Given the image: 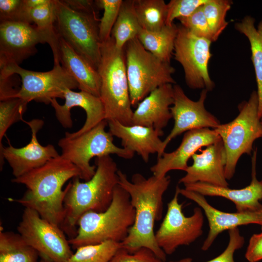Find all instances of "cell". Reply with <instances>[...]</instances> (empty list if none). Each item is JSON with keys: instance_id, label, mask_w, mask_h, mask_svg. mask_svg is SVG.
I'll list each match as a JSON object with an SVG mask.
<instances>
[{"instance_id": "44", "label": "cell", "mask_w": 262, "mask_h": 262, "mask_svg": "<svg viewBox=\"0 0 262 262\" xmlns=\"http://www.w3.org/2000/svg\"><path fill=\"white\" fill-rule=\"evenodd\" d=\"M261 228H262V225L261 226Z\"/></svg>"}, {"instance_id": "35", "label": "cell", "mask_w": 262, "mask_h": 262, "mask_svg": "<svg viewBox=\"0 0 262 262\" xmlns=\"http://www.w3.org/2000/svg\"><path fill=\"white\" fill-rule=\"evenodd\" d=\"M204 5V4H203ZM181 25L196 36L214 42L212 33L204 13L203 5L191 15L178 19Z\"/></svg>"}, {"instance_id": "39", "label": "cell", "mask_w": 262, "mask_h": 262, "mask_svg": "<svg viewBox=\"0 0 262 262\" xmlns=\"http://www.w3.org/2000/svg\"><path fill=\"white\" fill-rule=\"evenodd\" d=\"M111 262H164L158 258L149 249L142 247L130 253L121 248L116 253Z\"/></svg>"}, {"instance_id": "22", "label": "cell", "mask_w": 262, "mask_h": 262, "mask_svg": "<svg viewBox=\"0 0 262 262\" xmlns=\"http://www.w3.org/2000/svg\"><path fill=\"white\" fill-rule=\"evenodd\" d=\"M107 122L109 131L121 139L122 147L136 152L145 163L148 162L150 154L157 153L158 158L164 152L163 141L160 138L164 132L152 127L126 126L115 120Z\"/></svg>"}, {"instance_id": "15", "label": "cell", "mask_w": 262, "mask_h": 262, "mask_svg": "<svg viewBox=\"0 0 262 262\" xmlns=\"http://www.w3.org/2000/svg\"><path fill=\"white\" fill-rule=\"evenodd\" d=\"M49 44V39L35 25L24 21L0 23V64L19 65L34 55L39 43Z\"/></svg>"}, {"instance_id": "32", "label": "cell", "mask_w": 262, "mask_h": 262, "mask_svg": "<svg viewBox=\"0 0 262 262\" xmlns=\"http://www.w3.org/2000/svg\"><path fill=\"white\" fill-rule=\"evenodd\" d=\"M28 103L18 98L0 101V152L4 147L2 144L3 136L13 124L23 120V115L27 110Z\"/></svg>"}, {"instance_id": "27", "label": "cell", "mask_w": 262, "mask_h": 262, "mask_svg": "<svg viewBox=\"0 0 262 262\" xmlns=\"http://www.w3.org/2000/svg\"><path fill=\"white\" fill-rule=\"evenodd\" d=\"M28 18L30 23L33 22L39 30L45 33L49 39L52 51L54 65L60 64L59 61V40L55 27L56 1L49 2L40 6L28 9Z\"/></svg>"}, {"instance_id": "2", "label": "cell", "mask_w": 262, "mask_h": 262, "mask_svg": "<svg viewBox=\"0 0 262 262\" xmlns=\"http://www.w3.org/2000/svg\"><path fill=\"white\" fill-rule=\"evenodd\" d=\"M80 176L79 169L61 155L43 166L14 178V183L27 188L22 197L13 200L36 211L41 217L60 227L65 217V183Z\"/></svg>"}, {"instance_id": "7", "label": "cell", "mask_w": 262, "mask_h": 262, "mask_svg": "<svg viewBox=\"0 0 262 262\" xmlns=\"http://www.w3.org/2000/svg\"><path fill=\"white\" fill-rule=\"evenodd\" d=\"M126 67L131 106L138 103L152 91L167 83L176 84L174 68L146 50L137 37L124 47Z\"/></svg>"}, {"instance_id": "38", "label": "cell", "mask_w": 262, "mask_h": 262, "mask_svg": "<svg viewBox=\"0 0 262 262\" xmlns=\"http://www.w3.org/2000/svg\"><path fill=\"white\" fill-rule=\"evenodd\" d=\"M229 241L224 251L214 258L205 262H235L234 254L237 250L241 248L244 243L245 238L242 236L238 228L229 230ZM193 262L191 259L186 258L176 262Z\"/></svg>"}, {"instance_id": "43", "label": "cell", "mask_w": 262, "mask_h": 262, "mask_svg": "<svg viewBox=\"0 0 262 262\" xmlns=\"http://www.w3.org/2000/svg\"><path fill=\"white\" fill-rule=\"evenodd\" d=\"M260 120L261 124V125H262V114L261 116H260Z\"/></svg>"}, {"instance_id": "4", "label": "cell", "mask_w": 262, "mask_h": 262, "mask_svg": "<svg viewBox=\"0 0 262 262\" xmlns=\"http://www.w3.org/2000/svg\"><path fill=\"white\" fill-rule=\"evenodd\" d=\"M55 27L59 36L98 70L101 42L95 1L55 0Z\"/></svg>"}, {"instance_id": "13", "label": "cell", "mask_w": 262, "mask_h": 262, "mask_svg": "<svg viewBox=\"0 0 262 262\" xmlns=\"http://www.w3.org/2000/svg\"><path fill=\"white\" fill-rule=\"evenodd\" d=\"M180 188L177 186L174 196L167 204L166 214L155 233L158 245L166 255L173 254L180 246L190 245L203 233L201 209L196 207L192 215L186 216L182 204L179 202Z\"/></svg>"}, {"instance_id": "23", "label": "cell", "mask_w": 262, "mask_h": 262, "mask_svg": "<svg viewBox=\"0 0 262 262\" xmlns=\"http://www.w3.org/2000/svg\"><path fill=\"white\" fill-rule=\"evenodd\" d=\"M173 101L172 84L159 86L138 103L133 111L132 125L152 127L164 132L163 129L172 118L170 106Z\"/></svg>"}, {"instance_id": "42", "label": "cell", "mask_w": 262, "mask_h": 262, "mask_svg": "<svg viewBox=\"0 0 262 262\" xmlns=\"http://www.w3.org/2000/svg\"><path fill=\"white\" fill-rule=\"evenodd\" d=\"M42 260L41 261H40V262H52L51 261H50V260H48V259H47L46 258H43L42 257Z\"/></svg>"}, {"instance_id": "34", "label": "cell", "mask_w": 262, "mask_h": 262, "mask_svg": "<svg viewBox=\"0 0 262 262\" xmlns=\"http://www.w3.org/2000/svg\"><path fill=\"white\" fill-rule=\"evenodd\" d=\"M122 1V0H95L97 6L104 10L99 22V37L101 43L111 37Z\"/></svg>"}, {"instance_id": "40", "label": "cell", "mask_w": 262, "mask_h": 262, "mask_svg": "<svg viewBox=\"0 0 262 262\" xmlns=\"http://www.w3.org/2000/svg\"><path fill=\"white\" fill-rule=\"evenodd\" d=\"M245 258L249 262H258L262 260V231L254 234L250 237Z\"/></svg>"}, {"instance_id": "25", "label": "cell", "mask_w": 262, "mask_h": 262, "mask_svg": "<svg viewBox=\"0 0 262 262\" xmlns=\"http://www.w3.org/2000/svg\"><path fill=\"white\" fill-rule=\"evenodd\" d=\"M254 17L247 16L235 24V28L248 39L251 51V60L254 66L257 86L259 107L258 116L262 114V19L257 27Z\"/></svg>"}, {"instance_id": "12", "label": "cell", "mask_w": 262, "mask_h": 262, "mask_svg": "<svg viewBox=\"0 0 262 262\" xmlns=\"http://www.w3.org/2000/svg\"><path fill=\"white\" fill-rule=\"evenodd\" d=\"M211 43L196 36L181 25L178 26L173 55L182 66L185 82L190 88L209 91L214 87L208 71Z\"/></svg>"}, {"instance_id": "36", "label": "cell", "mask_w": 262, "mask_h": 262, "mask_svg": "<svg viewBox=\"0 0 262 262\" xmlns=\"http://www.w3.org/2000/svg\"><path fill=\"white\" fill-rule=\"evenodd\" d=\"M208 0H171L167 4L166 25H171L175 19L191 15Z\"/></svg>"}, {"instance_id": "26", "label": "cell", "mask_w": 262, "mask_h": 262, "mask_svg": "<svg viewBox=\"0 0 262 262\" xmlns=\"http://www.w3.org/2000/svg\"><path fill=\"white\" fill-rule=\"evenodd\" d=\"M177 33L178 26L174 23L156 31L141 29L137 37L146 50L161 61L170 63Z\"/></svg>"}, {"instance_id": "21", "label": "cell", "mask_w": 262, "mask_h": 262, "mask_svg": "<svg viewBox=\"0 0 262 262\" xmlns=\"http://www.w3.org/2000/svg\"><path fill=\"white\" fill-rule=\"evenodd\" d=\"M257 149L253 150L251 159V180L242 189H230L202 182L184 184V189L204 196H220L232 201L237 212H256L262 210V180L256 176Z\"/></svg>"}, {"instance_id": "20", "label": "cell", "mask_w": 262, "mask_h": 262, "mask_svg": "<svg viewBox=\"0 0 262 262\" xmlns=\"http://www.w3.org/2000/svg\"><path fill=\"white\" fill-rule=\"evenodd\" d=\"M220 140V137L214 129L202 128L188 131L179 147L172 152H164L157 158L150 171L153 175L159 178L166 176L167 172L173 170L185 171L189 159L197 150Z\"/></svg>"}, {"instance_id": "24", "label": "cell", "mask_w": 262, "mask_h": 262, "mask_svg": "<svg viewBox=\"0 0 262 262\" xmlns=\"http://www.w3.org/2000/svg\"><path fill=\"white\" fill-rule=\"evenodd\" d=\"M59 61L61 66L77 82L80 91L100 97L101 80L98 70L60 37Z\"/></svg>"}, {"instance_id": "14", "label": "cell", "mask_w": 262, "mask_h": 262, "mask_svg": "<svg viewBox=\"0 0 262 262\" xmlns=\"http://www.w3.org/2000/svg\"><path fill=\"white\" fill-rule=\"evenodd\" d=\"M174 101L170 111L174 120V126L164 140L165 149L170 142L184 132L202 128H213L221 123L218 119L208 111L204 106L208 91L203 89L197 101L190 99L178 84L173 85Z\"/></svg>"}, {"instance_id": "30", "label": "cell", "mask_w": 262, "mask_h": 262, "mask_svg": "<svg viewBox=\"0 0 262 262\" xmlns=\"http://www.w3.org/2000/svg\"><path fill=\"white\" fill-rule=\"evenodd\" d=\"M134 7L141 28L158 31L166 25L167 7L164 0H133Z\"/></svg>"}, {"instance_id": "41", "label": "cell", "mask_w": 262, "mask_h": 262, "mask_svg": "<svg viewBox=\"0 0 262 262\" xmlns=\"http://www.w3.org/2000/svg\"><path fill=\"white\" fill-rule=\"evenodd\" d=\"M49 1V0H25V3L28 9H32L44 5Z\"/></svg>"}, {"instance_id": "29", "label": "cell", "mask_w": 262, "mask_h": 262, "mask_svg": "<svg viewBox=\"0 0 262 262\" xmlns=\"http://www.w3.org/2000/svg\"><path fill=\"white\" fill-rule=\"evenodd\" d=\"M141 29L133 0H123L111 33L116 47L119 49H123L129 41L137 37Z\"/></svg>"}, {"instance_id": "9", "label": "cell", "mask_w": 262, "mask_h": 262, "mask_svg": "<svg viewBox=\"0 0 262 262\" xmlns=\"http://www.w3.org/2000/svg\"><path fill=\"white\" fill-rule=\"evenodd\" d=\"M107 125V120H104L82 134L74 137L65 136L59 140L61 155L79 169L80 179L87 181L94 175L96 166L90 164L93 158L115 154L131 159L134 156V152L114 143L113 136L105 130Z\"/></svg>"}, {"instance_id": "31", "label": "cell", "mask_w": 262, "mask_h": 262, "mask_svg": "<svg viewBox=\"0 0 262 262\" xmlns=\"http://www.w3.org/2000/svg\"><path fill=\"white\" fill-rule=\"evenodd\" d=\"M122 247L121 243L112 241L82 246L76 249L67 262H111Z\"/></svg>"}, {"instance_id": "6", "label": "cell", "mask_w": 262, "mask_h": 262, "mask_svg": "<svg viewBox=\"0 0 262 262\" xmlns=\"http://www.w3.org/2000/svg\"><path fill=\"white\" fill-rule=\"evenodd\" d=\"M101 59L98 68L101 80L100 98L105 120L132 125L131 109L127 75L124 48L118 49L112 36L101 43Z\"/></svg>"}, {"instance_id": "17", "label": "cell", "mask_w": 262, "mask_h": 262, "mask_svg": "<svg viewBox=\"0 0 262 262\" xmlns=\"http://www.w3.org/2000/svg\"><path fill=\"white\" fill-rule=\"evenodd\" d=\"M180 194L196 202L203 211L208 220L209 230L201 249L207 250L218 235L223 231L240 226L256 224L262 226V210L256 212L227 213L210 205L205 196L184 188H180Z\"/></svg>"}, {"instance_id": "18", "label": "cell", "mask_w": 262, "mask_h": 262, "mask_svg": "<svg viewBox=\"0 0 262 262\" xmlns=\"http://www.w3.org/2000/svg\"><path fill=\"white\" fill-rule=\"evenodd\" d=\"M200 153L192 156L193 164L185 170L186 174L179 180L184 185L202 182L211 185L227 187L229 183L225 175L226 153L222 140L211 144Z\"/></svg>"}, {"instance_id": "16", "label": "cell", "mask_w": 262, "mask_h": 262, "mask_svg": "<svg viewBox=\"0 0 262 262\" xmlns=\"http://www.w3.org/2000/svg\"><path fill=\"white\" fill-rule=\"evenodd\" d=\"M30 128L31 139L26 146L16 148L9 142L7 147H4L0 152V170H2L4 160L12 168L15 178L20 177L27 173L40 167L48 162L60 155L52 145L43 146L37 139L38 131L44 122L40 119H34L30 121L23 120Z\"/></svg>"}, {"instance_id": "28", "label": "cell", "mask_w": 262, "mask_h": 262, "mask_svg": "<svg viewBox=\"0 0 262 262\" xmlns=\"http://www.w3.org/2000/svg\"><path fill=\"white\" fill-rule=\"evenodd\" d=\"M38 253L18 233L0 232V262H36Z\"/></svg>"}, {"instance_id": "11", "label": "cell", "mask_w": 262, "mask_h": 262, "mask_svg": "<svg viewBox=\"0 0 262 262\" xmlns=\"http://www.w3.org/2000/svg\"><path fill=\"white\" fill-rule=\"evenodd\" d=\"M17 230L42 257L52 262H67L73 254L61 228L41 217L33 209L25 208Z\"/></svg>"}, {"instance_id": "8", "label": "cell", "mask_w": 262, "mask_h": 262, "mask_svg": "<svg viewBox=\"0 0 262 262\" xmlns=\"http://www.w3.org/2000/svg\"><path fill=\"white\" fill-rule=\"evenodd\" d=\"M258 107L257 92L253 91L247 101L239 104V113L236 117L214 129L220 137L225 149L227 158L225 175L227 180L233 177L241 156L245 154L250 155L253 150L254 142L262 137Z\"/></svg>"}, {"instance_id": "10", "label": "cell", "mask_w": 262, "mask_h": 262, "mask_svg": "<svg viewBox=\"0 0 262 262\" xmlns=\"http://www.w3.org/2000/svg\"><path fill=\"white\" fill-rule=\"evenodd\" d=\"M17 74L21 78L20 89L14 98L27 102L34 100L46 104L57 98L64 99L66 91L78 88L75 80L61 65H54L47 72L29 70L15 63L0 64V77Z\"/></svg>"}, {"instance_id": "37", "label": "cell", "mask_w": 262, "mask_h": 262, "mask_svg": "<svg viewBox=\"0 0 262 262\" xmlns=\"http://www.w3.org/2000/svg\"><path fill=\"white\" fill-rule=\"evenodd\" d=\"M25 0H0V21L29 22Z\"/></svg>"}, {"instance_id": "3", "label": "cell", "mask_w": 262, "mask_h": 262, "mask_svg": "<svg viewBox=\"0 0 262 262\" xmlns=\"http://www.w3.org/2000/svg\"><path fill=\"white\" fill-rule=\"evenodd\" d=\"M95 161L96 172L89 180L81 182L76 177L66 187L65 217L60 228L71 238L76 235V226L84 213L102 212L109 207L118 184V169L110 155L97 157Z\"/></svg>"}, {"instance_id": "33", "label": "cell", "mask_w": 262, "mask_h": 262, "mask_svg": "<svg viewBox=\"0 0 262 262\" xmlns=\"http://www.w3.org/2000/svg\"><path fill=\"white\" fill-rule=\"evenodd\" d=\"M232 2L229 0H208L203 5L204 15L212 33L214 41L228 26L226 16Z\"/></svg>"}, {"instance_id": "1", "label": "cell", "mask_w": 262, "mask_h": 262, "mask_svg": "<svg viewBox=\"0 0 262 262\" xmlns=\"http://www.w3.org/2000/svg\"><path fill=\"white\" fill-rule=\"evenodd\" d=\"M117 174L118 184L129 194L135 212L134 224L121 243L123 248L133 253L146 247L165 262L166 254L156 242L154 227L162 217L163 196L170 184V176L146 178L137 173L130 181L121 170L118 169Z\"/></svg>"}, {"instance_id": "5", "label": "cell", "mask_w": 262, "mask_h": 262, "mask_svg": "<svg viewBox=\"0 0 262 262\" xmlns=\"http://www.w3.org/2000/svg\"><path fill=\"white\" fill-rule=\"evenodd\" d=\"M135 215L129 194L118 184L109 207L102 212L84 213L78 221L76 235L68 242L76 249L107 241L122 243L134 224Z\"/></svg>"}, {"instance_id": "19", "label": "cell", "mask_w": 262, "mask_h": 262, "mask_svg": "<svg viewBox=\"0 0 262 262\" xmlns=\"http://www.w3.org/2000/svg\"><path fill=\"white\" fill-rule=\"evenodd\" d=\"M64 99L65 102L63 105H60L56 98H53L50 101L57 119L64 128H71L73 126L70 114L72 108L80 107L84 110L86 115L85 123L81 129L71 133L66 132L65 136L74 137L79 135L105 120V109L100 97L84 91L75 92L67 89L64 94Z\"/></svg>"}]
</instances>
